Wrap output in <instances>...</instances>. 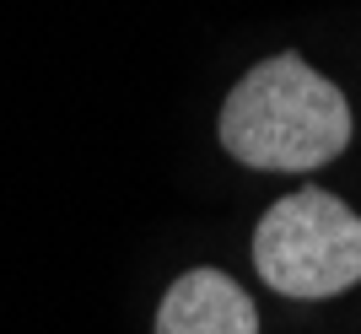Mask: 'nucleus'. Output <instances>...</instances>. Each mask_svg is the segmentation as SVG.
Returning a JSON list of instances; mask_svg holds the SVG:
<instances>
[{
  "mask_svg": "<svg viewBox=\"0 0 361 334\" xmlns=\"http://www.w3.org/2000/svg\"><path fill=\"white\" fill-rule=\"evenodd\" d=\"M221 146L259 173H313L350 146V103L302 54H270L221 103Z\"/></svg>",
  "mask_w": 361,
  "mask_h": 334,
  "instance_id": "obj_1",
  "label": "nucleus"
},
{
  "mask_svg": "<svg viewBox=\"0 0 361 334\" xmlns=\"http://www.w3.org/2000/svg\"><path fill=\"white\" fill-rule=\"evenodd\" d=\"M254 270L275 297L324 302L361 286V216L329 189L275 199L254 232Z\"/></svg>",
  "mask_w": 361,
  "mask_h": 334,
  "instance_id": "obj_2",
  "label": "nucleus"
},
{
  "mask_svg": "<svg viewBox=\"0 0 361 334\" xmlns=\"http://www.w3.org/2000/svg\"><path fill=\"white\" fill-rule=\"evenodd\" d=\"M157 334H259V307L232 275L189 270L162 297Z\"/></svg>",
  "mask_w": 361,
  "mask_h": 334,
  "instance_id": "obj_3",
  "label": "nucleus"
}]
</instances>
